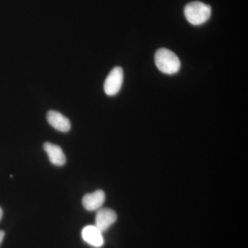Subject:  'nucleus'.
I'll use <instances>...</instances> for the list:
<instances>
[{
	"label": "nucleus",
	"mask_w": 248,
	"mask_h": 248,
	"mask_svg": "<svg viewBox=\"0 0 248 248\" xmlns=\"http://www.w3.org/2000/svg\"><path fill=\"white\" fill-rule=\"evenodd\" d=\"M46 118L49 124L58 131L66 133L71 130V124L69 120L58 111H48Z\"/></svg>",
	"instance_id": "423d86ee"
},
{
	"label": "nucleus",
	"mask_w": 248,
	"mask_h": 248,
	"mask_svg": "<svg viewBox=\"0 0 248 248\" xmlns=\"http://www.w3.org/2000/svg\"><path fill=\"white\" fill-rule=\"evenodd\" d=\"M211 7L201 1H193L186 5L184 14L187 20L192 25H202L211 16Z\"/></svg>",
	"instance_id": "f03ea898"
},
{
	"label": "nucleus",
	"mask_w": 248,
	"mask_h": 248,
	"mask_svg": "<svg viewBox=\"0 0 248 248\" xmlns=\"http://www.w3.org/2000/svg\"><path fill=\"white\" fill-rule=\"evenodd\" d=\"M4 237V232L2 231H0V245H1V242H2L3 239Z\"/></svg>",
	"instance_id": "1a4fd4ad"
},
{
	"label": "nucleus",
	"mask_w": 248,
	"mask_h": 248,
	"mask_svg": "<svg viewBox=\"0 0 248 248\" xmlns=\"http://www.w3.org/2000/svg\"><path fill=\"white\" fill-rule=\"evenodd\" d=\"M155 62L158 69L165 74H175L180 70V60L169 49L159 48L155 53Z\"/></svg>",
	"instance_id": "f257e3e1"
},
{
	"label": "nucleus",
	"mask_w": 248,
	"mask_h": 248,
	"mask_svg": "<svg viewBox=\"0 0 248 248\" xmlns=\"http://www.w3.org/2000/svg\"><path fill=\"white\" fill-rule=\"evenodd\" d=\"M44 149L48 155L50 162L55 166H62L66 164V156L58 145L46 142L44 144Z\"/></svg>",
	"instance_id": "6e6552de"
},
{
	"label": "nucleus",
	"mask_w": 248,
	"mask_h": 248,
	"mask_svg": "<svg viewBox=\"0 0 248 248\" xmlns=\"http://www.w3.org/2000/svg\"><path fill=\"white\" fill-rule=\"evenodd\" d=\"M81 235L86 243L94 247L100 248L104 245L102 232L95 226L85 227Z\"/></svg>",
	"instance_id": "0eeeda50"
},
{
	"label": "nucleus",
	"mask_w": 248,
	"mask_h": 248,
	"mask_svg": "<svg viewBox=\"0 0 248 248\" xmlns=\"http://www.w3.org/2000/svg\"><path fill=\"white\" fill-rule=\"evenodd\" d=\"M117 214L110 208L99 209L95 217V226L102 232L107 231L117 221Z\"/></svg>",
	"instance_id": "20e7f679"
},
{
	"label": "nucleus",
	"mask_w": 248,
	"mask_h": 248,
	"mask_svg": "<svg viewBox=\"0 0 248 248\" xmlns=\"http://www.w3.org/2000/svg\"><path fill=\"white\" fill-rule=\"evenodd\" d=\"M124 81L123 69L120 66L114 68L109 73L104 82V89L106 94L113 96L120 92Z\"/></svg>",
	"instance_id": "7ed1b4c3"
},
{
	"label": "nucleus",
	"mask_w": 248,
	"mask_h": 248,
	"mask_svg": "<svg viewBox=\"0 0 248 248\" xmlns=\"http://www.w3.org/2000/svg\"><path fill=\"white\" fill-rule=\"evenodd\" d=\"M105 199V193L103 190H98L92 193L86 194L83 197V206L88 211H95L101 208Z\"/></svg>",
	"instance_id": "39448f33"
},
{
	"label": "nucleus",
	"mask_w": 248,
	"mask_h": 248,
	"mask_svg": "<svg viewBox=\"0 0 248 248\" xmlns=\"http://www.w3.org/2000/svg\"><path fill=\"white\" fill-rule=\"evenodd\" d=\"M2 215H3L2 210H1V208H0V220L1 219V217H2Z\"/></svg>",
	"instance_id": "9d476101"
}]
</instances>
